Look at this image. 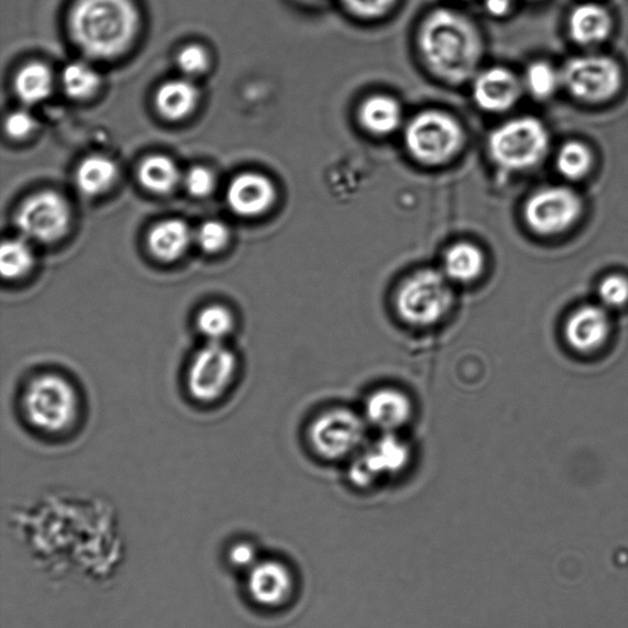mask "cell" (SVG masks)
Wrapping results in <instances>:
<instances>
[{
  "label": "cell",
  "instance_id": "ffe728a7",
  "mask_svg": "<svg viewBox=\"0 0 628 628\" xmlns=\"http://www.w3.org/2000/svg\"><path fill=\"white\" fill-rule=\"evenodd\" d=\"M193 238L190 226L182 220H164L151 228L148 247L153 257L163 263H171L184 255Z\"/></svg>",
  "mask_w": 628,
  "mask_h": 628
},
{
  "label": "cell",
  "instance_id": "1f68e13d",
  "mask_svg": "<svg viewBox=\"0 0 628 628\" xmlns=\"http://www.w3.org/2000/svg\"><path fill=\"white\" fill-rule=\"evenodd\" d=\"M598 296L603 307L615 310L628 304V279L620 274H611L599 284Z\"/></svg>",
  "mask_w": 628,
  "mask_h": 628
},
{
  "label": "cell",
  "instance_id": "4316f807",
  "mask_svg": "<svg viewBox=\"0 0 628 628\" xmlns=\"http://www.w3.org/2000/svg\"><path fill=\"white\" fill-rule=\"evenodd\" d=\"M35 266V255L28 241L12 238L3 242L0 251V269L3 277L17 280L26 277Z\"/></svg>",
  "mask_w": 628,
  "mask_h": 628
},
{
  "label": "cell",
  "instance_id": "603a6c76",
  "mask_svg": "<svg viewBox=\"0 0 628 628\" xmlns=\"http://www.w3.org/2000/svg\"><path fill=\"white\" fill-rule=\"evenodd\" d=\"M117 175L118 169L115 161L95 156L81 163L78 171H76V184L86 195H100L111 189Z\"/></svg>",
  "mask_w": 628,
  "mask_h": 628
},
{
  "label": "cell",
  "instance_id": "d6986e66",
  "mask_svg": "<svg viewBox=\"0 0 628 628\" xmlns=\"http://www.w3.org/2000/svg\"><path fill=\"white\" fill-rule=\"evenodd\" d=\"M485 269H487V258L483 252L470 242H458L449 247L440 268L455 286L477 283Z\"/></svg>",
  "mask_w": 628,
  "mask_h": 628
},
{
  "label": "cell",
  "instance_id": "9c48e42d",
  "mask_svg": "<svg viewBox=\"0 0 628 628\" xmlns=\"http://www.w3.org/2000/svg\"><path fill=\"white\" fill-rule=\"evenodd\" d=\"M583 209L582 198L575 190L566 185H550L529 196L524 220L534 234L557 236L578 223Z\"/></svg>",
  "mask_w": 628,
  "mask_h": 628
},
{
  "label": "cell",
  "instance_id": "d590c367",
  "mask_svg": "<svg viewBox=\"0 0 628 628\" xmlns=\"http://www.w3.org/2000/svg\"><path fill=\"white\" fill-rule=\"evenodd\" d=\"M228 562L236 570L247 571L248 573L259 562L257 550L246 542L234 544L228 550Z\"/></svg>",
  "mask_w": 628,
  "mask_h": 628
},
{
  "label": "cell",
  "instance_id": "3957f363",
  "mask_svg": "<svg viewBox=\"0 0 628 628\" xmlns=\"http://www.w3.org/2000/svg\"><path fill=\"white\" fill-rule=\"evenodd\" d=\"M455 304V285L440 269L416 270L405 278L395 295L396 313L406 324L416 328L440 323Z\"/></svg>",
  "mask_w": 628,
  "mask_h": 628
},
{
  "label": "cell",
  "instance_id": "8992f818",
  "mask_svg": "<svg viewBox=\"0 0 628 628\" xmlns=\"http://www.w3.org/2000/svg\"><path fill=\"white\" fill-rule=\"evenodd\" d=\"M562 87L575 100L586 105L609 103L619 95L624 72L619 62L600 54L568 60L561 70Z\"/></svg>",
  "mask_w": 628,
  "mask_h": 628
},
{
  "label": "cell",
  "instance_id": "83f0119b",
  "mask_svg": "<svg viewBox=\"0 0 628 628\" xmlns=\"http://www.w3.org/2000/svg\"><path fill=\"white\" fill-rule=\"evenodd\" d=\"M196 328L207 343H223L233 333L235 317L224 305H207L196 316Z\"/></svg>",
  "mask_w": 628,
  "mask_h": 628
},
{
  "label": "cell",
  "instance_id": "ba28073f",
  "mask_svg": "<svg viewBox=\"0 0 628 628\" xmlns=\"http://www.w3.org/2000/svg\"><path fill=\"white\" fill-rule=\"evenodd\" d=\"M405 145L416 160L435 167L456 156L462 146V130L455 118L427 111L407 125Z\"/></svg>",
  "mask_w": 628,
  "mask_h": 628
},
{
  "label": "cell",
  "instance_id": "d6a6232c",
  "mask_svg": "<svg viewBox=\"0 0 628 628\" xmlns=\"http://www.w3.org/2000/svg\"><path fill=\"white\" fill-rule=\"evenodd\" d=\"M350 13L363 18L374 19L387 14L396 0H343Z\"/></svg>",
  "mask_w": 628,
  "mask_h": 628
},
{
  "label": "cell",
  "instance_id": "2e32d148",
  "mask_svg": "<svg viewBox=\"0 0 628 628\" xmlns=\"http://www.w3.org/2000/svg\"><path fill=\"white\" fill-rule=\"evenodd\" d=\"M610 330L608 310L602 305H586L579 307L567 319L565 337L572 349L579 352H592L606 343Z\"/></svg>",
  "mask_w": 628,
  "mask_h": 628
},
{
  "label": "cell",
  "instance_id": "e0dca14e",
  "mask_svg": "<svg viewBox=\"0 0 628 628\" xmlns=\"http://www.w3.org/2000/svg\"><path fill=\"white\" fill-rule=\"evenodd\" d=\"M277 196L274 184L266 175L244 173L230 183L227 203L241 216H258L273 205Z\"/></svg>",
  "mask_w": 628,
  "mask_h": 628
},
{
  "label": "cell",
  "instance_id": "7402d4cb",
  "mask_svg": "<svg viewBox=\"0 0 628 628\" xmlns=\"http://www.w3.org/2000/svg\"><path fill=\"white\" fill-rule=\"evenodd\" d=\"M363 127L377 136L391 135L401 126L402 109L394 98L388 96H372L360 109Z\"/></svg>",
  "mask_w": 628,
  "mask_h": 628
},
{
  "label": "cell",
  "instance_id": "44dd1931",
  "mask_svg": "<svg viewBox=\"0 0 628 628\" xmlns=\"http://www.w3.org/2000/svg\"><path fill=\"white\" fill-rule=\"evenodd\" d=\"M200 92L193 83L179 79L164 83L157 94L156 103L162 117L180 120L193 113Z\"/></svg>",
  "mask_w": 628,
  "mask_h": 628
},
{
  "label": "cell",
  "instance_id": "8fae6325",
  "mask_svg": "<svg viewBox=\"0 0 628 628\" xmlns=\"http://www.w3.org/2000/svg\"><path fill=\"white\" fill-rule=\"evenodd\" d=\"M412 448L400 434H382L352 458L349 478L356 488L368 489L383 479L400 476L412 461Z\"/></svg>",
  "mask_w": 628,
  "mask_h": 628
},
{
  "label": "cell",
  "instance_id": "4dcf8cb0",
  "mask_svg": "<svg viewBox=\"0 0 628 628\" xmlns=\"http://www.w3.org/2000/svg\"><path fill=\"white\" fill-rule=\"evenodd\" d=\"M194 240L204 252L219 253L228 244L230 231L225 224L217 220H209L198 228Z\"/></svg>",
  "mask_w": 628,
  "mask_h": 628
},
{
  "label": "cell",
  "instance_id": "5bb4252c",
  "mask_svg": "<svg viewBox=\"0 0 628 628\" xmlns=\"http://www.w3.org/2000/svg\"><path fill=\"white\" fill-rule=\"evenodd\" d=\"M247 590L252 600L263 608H280L291 598L294 592L292 573L280 561H259L248 572Z\"/></svg>",
  "mask_w": 628,
  "mask_h": 628
},
{
  "label": "cell",
  "instance_id": "d4e9b609",
  "mask_svg": "<svg viewBox=\"0 0 628 628\" xmlns=\"http://www.w3.org/2000/svg\"><path fill=\"white\" fill-rule=\"evenodd\" d=\"M139 181L152 193L171 192L181 180V173L175 163L162 156L148 158L140 164Z\"/></svg>",
  "mask_w": 628,
  "mask_h": 628
},
{
  "label": "cell",
  "instance_id": "52a82bcc",
  "mask_svg": "<svg viewBox=\"0 0 628 628\" xmlns=\"http://www.w3.org/2000/svg\"><path fill=\"white\" fill-rule=\"evenodd\" d=\"M369 427L362 414L338 406L315 418L308 429V439L315 454L322 459H352L365 446Z\"/></svg>",
  "mask_w": 628,
  "mask_h": 628
},
{
  "label": "cell",
  "instance_id": "f1b7e54d",
  "mask_svg": "<svg viewBox=\"0 0 628 628\" xmlns=\"http://www.w3.org/2000/svg\"><path fill=\"white\" fill-rule=\"evenodd\" d=\"M63 89L75 100L92 97L100 87V75L91 65L82 62L71 63L62 74Z\"/></svg>",
  "mask_w": 628,
  "mask_h": 628
},
{
  "label": "cell",
  "instance_id": "9a60e30c",
  "mask_svg": "<svg viewBox=\"0 0 628 628\" xmlns=\"http://www.w3.org/2000/svg\"><path fill=\"white\" fill-rule=\"evenodd\" d=\"M524 84L505 68H491L473 81L472 96L483 111L501 114L515 106L522 96Z\"/></svg>",
  "mask_w": 628,
  "mask_h": 628
},
{
  "label": "cell",
  "instance_id": "8d00e7d4",
  "mask_svg": "<svg viewBox=\"0 0 628 628\" xmlns=\"http://www.w3.org/2000/svg\"><path fill=\"white\" fill-rule=\"evenodd\" d=\"M36 128V120L26 111L10 114L6 120V129L9 137L24 139Z\"/></svg>",
  "mask_w": 628,
  "mask_h": 628
},
{
  "label": "cell",
  "instance_id": "484cf974",
  "mask_svg": "<svg viewBox=\"0 0 628 628\" xmlns=\"http://www.w3.org/2000/svg\"><path fill=\"white\" fill-rule=\"evenodd\" d=\"M594 167V156L586 142L567 141L556 156L557 172L567 181L576 182L587 178Z\"/></svg>",
  "mask_w": 628,
  "mask_h": 628
},
{
  "label": "cell",
  "instance_id": "836d02e7",
  "mask_svg": "<svg viewBox=\"0 0 628 628\" xmlns=\"http://www.w3.org/2000/svg\"><path fill=\"white\" fill-rule=\"evenodd\" d=\"M178 63L184 74L201 75L209 67V56L203 47L191 45L180 52Z\"/></svg>",
  "mask_w": 628,
  "mask_h": 628
},
{
  "label": "cell",
  "instance_id": "74e56055",
  "mask_svg": "<svg viewBox=\"0 0 628 628\" xmlns=\"http://www.w3.org/2000/svg\"><path fill=\"white\" fill-rule=\"evenodd\" d=\"M483 3L492 17H504L512 8V0H483Z\"/></svg>",
  "mask_w": 628,
  "mask_h": 628
},
{
  "label": "cell",
  "instance_id": "ac0fdd59",
  "mask_svg": "<svg viewBox=\"0 0 628 628\" xmlns=\"http://www.w3.org/2000/svg\"><path fill=\"white\" fill-rule=\"evenodd\" d=\"M613 18L608 9L597 3H583L573 8L568 17V35L584 47L600 45L613 32Z\"/></svg>",
  "mask_w": 628,
  "mask_h": 628
},
{
  "label": "cell",
  "instance_id": "e575fe53",
  "mask_svg": "<svg viewBox=\"0 0 628 628\" xmlns=\"http://www.w3.org/2000/svg\"><path fill=\"white\" fill-rule=\"evenodd\" d=\"M184 184L193 196L202 198L213 192L215 178L211 170L195 167L185 174Z\"/></svg>",
  "mask_w": 628,
  "mask_h": 628
},
{
  "label": "cell",
  "instance_id": "277c9868",
  "mask_svg": "<svg viewBox=\"0 0 628 628\" xmlns=\"http://www.w3.org/2000/svg\"><path fill=\"white\" fill-rule=\"evenodd\" d=\"M550 149L549 130L535 117H520L494 129L489 138V151L494 163L503 170L526 171L537 167Z\"/></svg>",
  "mask_w": 628,
  "mask_h": 628
},
{
  "label": "cell",
  "instance_id": "cb8c5ba5",
  "mask_svg": "<svg viewBox=\"0 0 628 628\" xmlns=\"http://www.w3.org/2000/svg\"><path fill=\"white\" fill-rule=\"evenodd\" d=\"M14 87L21 102L28 105L40 104L52 93V73L45 64H28L18 73Z\"/></svg>",
  "mask_w": 628,
  "mask_h": 628
},
{
  "label": "cell",
  "instance_id": "30bf717a",
  "mask_svg": "<svg viewBox=\"0 0 628 628\" xmlns=\"http://www.w3.org/2000/svg\"><path fill=\"white\" fill-rule=\"evenodd\" d=\"M237 373L234 351L224 343H207L193 356L187 387L195 401L215 402L227 392Z\"/></svg>",
  "mask_w": 628,
  "mask_h": 628
},
{
  "label": "cell",
  "instance_id": "7c38bea8",
  "mask_svg": "<svg viewBox=\"0 0 628 628\" xmlns=\"http://www.w3.org/2000/svg\"><path fill=\"white\" fill-rule=\"evenodd\" d=\"M15 222L26 238L40 244H53L68 233L71 207L57 193H38L20 206Z\"/></svg>",
  "mask_w": 628,
  "mask_h": 628
},
{
  "label": "cell",
  "instance_id": "4fadbf2b",
  "mask_svg": "<svg viewBox=\"0 0 628 628\" xmlns=\"http://www.w3.org/2000/svg\"><path fill=\"white\" fill-rule=\"evenodd\" d=\"M369 426L382 434H400L412 422L414 404L409 394L400 388L383 387L373 391L362 411Z\"/></svg>",
  "mask_w": 628,
  "mask_h": 628
},
{
  "label": "cell",
  "instance_id": "5b68a950",
  "mask_svg": "<svg viewBox=\"0 0 628 628\" xmlns=\"http://www.w3.org/2000/svg\"><path fill=\"white\" fill-rule=\"evenodd\" d=\"M23 404L29 423L46 433L63 432L78 414V394L70 381L56 373L32 380Z\"/></svg>",
  "mask_w": 628,
  "mask_h": 628
},
{
  "label": "cell",
  "instance_id": "6da1fadb",
  "mask_svg": "<svg viewBox=\"0 0 628 628\" xmlns=\"http://www.w3.org/2000/svg\"><path fill=\"white\" fill-rule=\"evenodd\" d=\"M423 57L439 79L462 84L476 76L482 57V40L476 25L454 10L429 14L418 35Z\"/></svg>",
  "mask_w": 628,
  "mask_h": 628
},
{
  "label": "cell",
  "instance_id": "f546056e",
  "mask_svg": "<svg viewBox=\"0 0 628 628\" xmlns=\"http://www.w3.org/2000/svg\"><path fill=\"white\" fill-rule=\"evenodd\" d=\"M523 84L536 100H547L562 86L561 71L547 62H534L526 70Z\"/></svg>",
  "mask_w": 628,
  "mask_h": 628
},
{
  "label": "cell",
  "instance_id": "7a4b0ae2",
  "mask_svg": "<svg viewBox=\"0 0 628 628\" xmlns=\"http://www.w3.org/2000/svg\"><path fill=\"white\" fill-rule=\"evenodd\" d=\"M70 31L86 56L114 60L134 45L139 12L131 0H78L71 12Z\"/></svg>",
  "mask_w": 628,
  "mask_h": 628
}]
</instances>
